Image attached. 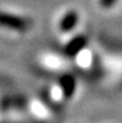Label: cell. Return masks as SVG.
Instances as JSON below:
<instances>
[{
  "label": "cell",
  "mask_w": 122,
  "mask_h": 123,
  "mask_svg": "<svg viewBox=\"0 0 122 123\" xmlns=\"http://www.w3.org/2000/svg\"><path fill=\"white\" fill-rule=\"evenodd\" d=\"M0 26L11 29V30L24 31L30 25H29V21L26 19H24V18L14 16V15H11V14L0 12Z\"/></svg>",
  "instance_id": "6da1fadb"
},
{
  "label": "cell",
  "mask_w": 122,
  "mask_h": 123,
  "mask_svg": "<svg viewBox=\"0 0 122 123\" xmlns=\"http://www.w3.org/2000/svg\"><path fill=\"white\" fill-rule=\"evenodd\" d=\"M86 44H87V39H86L85 36H77V37H75L69 44L66 52L70 56H75L77 52H80L81 50L86 46Z\"/></svg>",
  "instance_id": "7a4b0ae2"
},
{
  "label": "cell",
  "mask_w": 122,
  "mask_h": 123,
  "mask_svg": "<svg viewBox=\"0 0 122 123\" xmlns=\"http://www.w3.org/2000/svg\"><path fill=\"white\" fill-rule=\"evenodd\" d=\"M77 20H78V16H77L76 12L71 11V12L66 14V16L61 21V30L62 31L72 30V29L75 27V25H76V23H77Z\"/></svg>",
  "instance_id": "3957f363"
},
{
  "label": "cell",
  "mask_w": 122,
  "mask_h": 123,
  "mask_svg": "<svg viewBox=\"0 0 122 123\" xmlns=\"http://www.w3.org/2000/svg\"><path fill=\"white\" fill-rule=\"evenodd\" d=\"M61 83H62V88H64V92H65V96L71 97L74 91H75V80L71 76H66L61 80Z\"/></svg>",
  "instance_id": "277c9868"
},
{
  "label": "cell",
  "mask_w": 122,
  "mask_h": 123,
  "mask_svg": "<svg viewBox=\"0 0 122 123\" xmlns=\"http://www.w3.org/2000/svg\"><path fill=\"white\" fill-rule=\"evenodd\" d=\"M116 1L117 0H101V5L103 8H110V6H112Z\"/></svg>",
  "instance_id": "5b68a950"
}]
</instances>
